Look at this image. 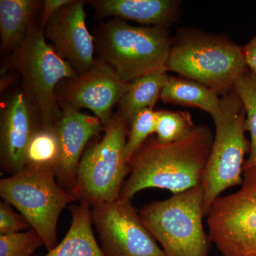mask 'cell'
<instances>
[{"label": "cell", "mask_w": 256, "mask_h": 256, "mask_svg": "<svg viewBox=\"0 0 256 256\" xmlns=\"http://www.w3.org/2000/svg\"><path fill=\"white\" fill-rule=\"evenodd\" d=\"M220 99L222 114L213 120L214 138L201 183L205 216L222 192L242 185L244 158L250 151V142L246 137V114L242 100L234 90Z\"/></svg>", "instance_id": "5b68a950"}, {"label": "cell", "mask_w": 256, "mask_h": 256, "mask_svg": "<svg viewBox=\"0 0 256 256\" xmlns=\"http://www.w3.org/2000/svg\"><path fill=\"white\" fill-rule=\"evenodd\" d=\"M242 48L248 68L256 75V35Z\"/></svg>", "instance_id": "4316f807"}, {"label": "cell", "mask_w": 256, "mask_h": 256, "mask_svg": "<svg viewBox=\"0 0 256 256\" xmlns=\"http://www.w3.org/2000/svg\"><path fill=\"white\" fill-rule=\"evenodd\" d=\"M90 2L100 16L168 28L178 20L182 4L176 0H96Z\"/></svg>", "instance_id": "9a60e30c"}, {"label": "cell", "mask_w": 256, "mask_h": 256, "mask_svg": "<svg viewBox=\"0 0 256 256\" xmlns=\"http://www.w3.org/2000/svg\"><path fill=\"white\" fill-rule=\"evenodd\" d=\"M191 114L183 111L156 112V134L158 142L168 144L181 140L194 129Z\"/></svg>", "instance_id": "7402d4cb"}, {"label": "cell", "mask_w": 256, "mask_h": 256, "mask_svg": "<svg viewBox=\"0 0 256 256\" xmlns=\"http://www.w3.org/2000/svg\"><path fill=\"white\" fill-rule=\"evenodd\" d=\"M92 218L106 256H165L131 200L120 197L96 205Z\"/></svg>", "instance_id": "30bf717a"}, {"label": "cell", "mask_w": 256, "mask_h": 256, "mask_svg": "<svg viewBox=\"0 0 256 256\" xmlns=\"http://www.w3.org/2000/svg\"><path fill=\"white\" fill-rule=\"evenodd\" d=\"M72 222L63 240L44 256H106L94 236L92 210L86 202L70 207Z\"/></svg>", "instance_id": "2e32d148"}, {"label": "cell", "mask_w": 256, "mask_h": 256, "mask_svg": "<svg viewBox=\"0 0 256 256\" xmlns=\"http://www.w3.org/2000/svg\"><path fill=\"white\" fill-rule=\"evenodd\" d=\"M139 214L165 256H210L201 184L168 200L148 204Z\"/></svg>", "instance_id": "277c9868"}, {"label": "cell", "mask_w": 256, "mask_h": 256, "mask_svg": "<svg viewBox=\"0 0 256 256\" xmlns=\"http://www.w3.org/2000/svg\"><path fill=\"white\" fill-rule=\"evenodd\" d=\"M164 102L196 108L208 112L212 119L222 114V99L206 86L184 77H170L162 90Z\"/></svg>", "instance_id": "e0dca14e"}, {"label": "cell", "mask_w": 256, "mask_h": 256, "mask_svg": "<svg viewBox=\"0 0 256 256\" xmlns=\"http://www.w3.org/2000/svg\"><path fill=\"white\" fill-rule=\"evenodd\" d=\"M130 86L104 62H95L88 70L58 84L56 96L60 107L92 110L104 127L112 119V110Z\"/></svg>", "instance_id": "8fae6325"}, {"label": "cell", "mask_w": 256, "mask_h": 256, "mask_svg": "<svg viewBox=\"0 0 256 256\" xmlns=\"http://www.w3.org/2000/svg\"><path fill=\"white\" fill-rule=\"evenodd\" d=\"M30 226L26 218L15 212L8 202H0V235L21 232Z\"/></svg>", "instance_id": "d4e9b609"}, {"label": "cell", "mask_w": 256, "mask_h": 256, "mask_svg": "<svg viewBox=\"0 0 256 256\" xmlns=\"http://www.w3.org/2000/svg\"><path fill=\"white\" fill-rule=\"evenodd\" d=\"M43 240L34 229L28 232L0 235V256H32Z\"/></svg>", "instance_id": "cb8c5ba5"}, {"label": "cell", "mask_w": 256, "mask_h": 256, "mask_svg": "<svg viewBox=\"0 0 256 256\" xmlns=\"http://www.w3.org/2000/svg\"><path fill=\"white\" fill-rule=\"evenodd\" d=\"M97 44L102 62L121 80L130 82L148 74L166 72L172 38L168 28L132 26L114 18L101 28Z\"/></svg>", "instance_id": "3957f363"}, {"label": "cell", "mask_w": 256, "mask_h": 256, "mask_svg": "<svg viewBox=\"0 0 256 256\" xmlns=\"http://www.w3.org/2000/svg\"><path fill=\"white\" fill-rule=\"evenodd\" d=\"M32 101L26 92H16L2 108L0 156L2 170L10 175L25 168V152L36 124Z\"/></svg>", "instance_id": "4fadbf2b"}, {"label": "cell", "mask_w": 256, "mask_h": 256, "mask_svg": "<svg viewBox=\"0 0 256 256\" xmlns=\"http://www.w3.org/2000/svg\"><path fill=\"white\" fill-rule=\"evenodd\" d=\"M156 112L153 108L144 109L138 112L130 122V130L126 146L128 163L148 138L156 132Z\"/></svg>", "instance_id": "603a6c76"}, {"label": "cell", "mask_w": 256, "mask_h": 256, "mask_svg": "<svg viewBox=\"0 0 256 256\" xmlns=\"http://www.w3.org/2000/svg\"><path fill=\"white\" fill-rule=\"evenodd\" d=\"M0 196L26 218L48 252L57 245L60 214L68 205L78 201L72 192L60 186L55 172L30 166L2 178Z\"/></svg>", "instance_id": "52a82bcc"}, {"label": "cell", "mask_w": 256, "mask_h": 256, "mask_svg": "<svg viewBox=\"0 0 256 256\" xmlns=\"http://www.w3.org/2000/svg\"><path fill=\"white\" fill-rule=\"evenodd\" d=\"M60 108L62 114L56 124L60 156L56 178L62 188L70 192L86 146L104 126L96 116L82 114L69 106Z\"/></svg>", "instance_id": "5bb4252c"}, {"label": "cell", "mask_w": 256, "mask_h": 256, "mask_svg": "<svg viewBox=\"0 0 256 256\" xmlns=\"http://www.w3.org/2000/svg\"><path fill=\"white\" fill-rule=\"evenodd\" d=\"M84 2L72 1L48 20L43 30L56 52L78 74L95 63L94 38L86 24Z\"/></svg>", "instance_id": "7c38bea8"}, {"label": "cell", "mask_w": 256, "mask_h": 256, "mask_svg": "<svg viewBox=\"0 0 256 256\" xmlns=\"http://www.w3.org/2000/svg\"><path fill=\"white\" fill-rule=\"evenodd\" d=\"M38 2L35 0H1L0 34L2 50L13 52L26 38Z\"/></svg>", "instance_id": "ac0fdd59"}, {"label": "cell", "mask_w": 256, "mask_h": 256, "mask_svg": "<svg viewBox=\"0 0 256 256\" xmlns=\"http://www.w3.org/2000/svg\"><path fill=\"white\" fill-rule=\"evenodd\" d=\"M214 138L210 127L201 124L178 142L163 144L152 139L144 143L128 163L129 178L120 197L131 200L148 188L166 190L174 194L200 184Z\"/></svg>", "instance_id": "6da1fadb"}, {"label": "cell", "mask_w": 256, "mask_h": 256, "mask_svg": "<svg viewBox=\"0 0 256 256\" xmlns=\"http://www.w3.org/2000/svg\"><path fill=\"white\" fill-rule=\"evenodd\" d=\"M166 72H156L130 82V86L119 101L118 114L128 124L140 111L153 108L168 82Z\"/></svg>", "instance_id": "d6986e66"}, {"label": "cell", "mask_w": 256, "mask_h": 256, "mask_svg": "<svg viewBox=\"0 0 256 256\" xmlns=\"http://www.w3.org/2000/svg\"><path fill=\"white\" fill-rule=\"evenodd\" d=\"M73 0H46L44 1V10L40 18V26L42 30L44 28L48 20L54 15L56 14L62 8L66 5L70 4Z\"/></svg>", "instance_id": "484cf974"}, {"label": "cell", "mask_w": 256, "mask_h": 256, "mask_svg": "<svg viewBox=\"0 0 256 256\" xmlns=\"http://www.w3.org/2000/svg\"><path fill=\"white\" fill-rule=\"evenodd\" d=\"M128 122L118 114L105 126L100 141L84 152L72 194L90 206L114 201L121 190L129 165L126 154Z\"/></svg>", "instance_id": "ba28073f"}, {"label": "cell", "mask_w": 256, "mask_h": 256, "mask_svg": "<svg viewBox=\"0 0 256 256\" xmlns=\"http://www.w3.org/2000/svg\"><path fill=\"white\" fill-rule=\"evenodd\" d=\"M60 142L56 127L40 126L32 136L25 152V166L55 172L60 162Z\"/></svg>", "instance_id": "ffe728a7"}, {"label": "cell", "mask_w": 256, "mask_h": 256, "mask_svg": "<svg viewBox=\"0 0 256 256\" xmlns=\"http://www.w3.org/2000/svg\"><path fill=\"white\" fill-rule=\"evenodd\" d=\"M12 52V63L22 77L25 92L38 111L41 126L56 127L62 114L56 88L78 73L47 42L40 25L32 24L25 40Z\"/></svg>", "instance_id": "8992f818"}, {"label": "cell", "mask_w": 256, "mask_h": 256, "mask_svg": "<svg viewBox=\"0 0 256 256\" xmlns=\"http://www.w3.org/2000/svg\"><path fill=\"white\" fill-rule=\"evenodd\" d=\"M208 237L222 256H256V168L244 170L238 192L216 200Z\"/></svg>", "instance_id": "9c48e42d"}, {"label": "cell", "mask_w": 256, "mask_h": 256, "mask_svg": "<svg viewBox=\"0 0 256 256\" xmlns=\"http://www.w3.org/2000/svg\"><path fill=\"white\" fill-rule=\"evenodd\" d=\"M234 90L244 104L246 114V130L250 133V153L244 170L256 168V75L248 68L238 77Z\"/></svg>", "instance_id": "44dd1931"}, {"label": "cell", "mask_w": 256, "mask_h": 256, "mask_svg": "<svg viewBox=\"0 0 256 256\" xmlns=\"http://www.w3.org/2000/svg\"><path fill=\"white\" fill-rule=\"evenodd\" d=\"M166 68L223 96L248 66L242 47L227 37L184 28L172 38Z\"/></svg>", "instance_id": "7a4b0ae2"}]
</instances>
